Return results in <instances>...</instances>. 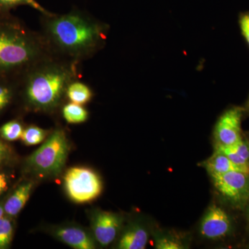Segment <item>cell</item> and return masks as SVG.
<instances>
[{
	"instance_id": "obj_1",
	"label": "cell",
	"mask_w": 249,
	"mask_h": 249,
	"mask_svg": "<svg viewBox=\"0 0 249 249\" xmlns=\"http://www.w3.org/2000/svg\"><path fill=\"white\" fill-rule=\"evenodd\" d=\"M109 27L80 11L43 15L42 33L52 55L79 62L105 47Z\"/></svg>"
},
{
	"instance_id": "obj_2",
	"label": "cell",
	"mask_w": 249,
	"mask_h": 249,
	"mask_svg": "<svg viewBox=\"0 0 249 249\" xmlns=\"http://www.w3.org/2000/svg\"><path fill=\"white\" fill-rule=\"evenodd\" d=\"M78 63L51 55L31 67L17 80V93L25 107L44 112L58 108L69 85L79 77Z\"/></svg>"
},
{
	"instance_id": "obj_3",
	"label": "cell",
	"mask_w": 249,
	"mask_h": 249,
	"mask_svg": "<svg viewBox=\"0 0 249 249\" xmlns=\"http://www.w3.org/2000/svg\"><path fill=\"white\" fill-rule=\"evenodd\" d=\"M51 55L40 34L9 13H0V80H18Z\"/></svg>"
},
{
	"instance_id": "obj_4",
	"label": "cell",
	"mask_w": 249,
	"mask_h": 249,
	"mask_svg": "<svg viewBox=\"0 0 249 249\" xmlns=\"http://www.w3.org/2000/svg\"><path fill=\"white\" fill-rule=\"evenodd\" d=\"M70 150L65 131L55 129L40 147L28 157L26 169L37 178L58 176L66 163Z\"/></svg>"
},
{
	"instance_id": "obj_5",
	"label": "cell",
	"mask_w": 249,
	"mask_h": 249,
	"mask_svg": "<svg viewBox=\"0 0 249 249\" xmlns=\"http://www.w3.org/2000/svg\"><path fill=\"white\" fill-rule=\"evenodd\" d=\"M65 191L77 204L90 202L101 195L102 181L97 173L85 167L70 168L64 177Z\"/></svg>"
},
{
	"instance_id": "obj_6",
	"label": "cell",
	"mask_w": 249,
	"mask_h": 249,
	"mask_svg": "<svg viewBox=\"0 0 249 249\" xmlns=\"http://www.w3.org/2000/svg\"><path fill=\"white\" fill-rule=\"evenodd\" d=\"M89 218L91 233L102 247H107L115 240L124 223L120 214L100 209L93 210Z\"/></svg>"
},
{
	"instance_id": "obj_7",
	"label": "cell",
	"mask_w": 249,
	"mask_h": 249,
	"mask_svg": "<svg viewBox=\"0 0 249 249\" xmlns=\"http://www.w3.org/2000/svg\"><path fill=\"white\" fill-rule=\"evenodd\" d=\"M245 108L232 106L221 114L214 128L216 144L232 145L242 139V121Z\"/></svg>"
},
{
	"instance_id": "obj_8",
	"label": "cell",
	"mask_w": 249,
	"mask_h": 249,
	"mask_svg": "<svg viewBox=\"0 0 249 249\" xmlns=\"http://www.w3.org/2000/svg\"><path fill=\"white\" fill-rule=\"evenodd\" d=\"M249 175L238 171L211 176L214 188L232 203H240L249 196Z\"/></svg>"
},
{
	"instance_id": "obj_9",
	"label": "cell",
	"mask_w": 249,
	"mask_h": 249,
	"mask_svg": "<svg viewBox=\"0 0 249 249\" xmlns=\"http://www.w3.org/2000/svg\"><path fill=\"white\" fill-rule=\"evenodd\" d=\"M231 229V222L227 213L217 205L213 204L201 219L199 231L205 238L215 240L226 237Z\"/></svg>"
},
{
	"instance_id": "obj_10",
	"label": "cell",
	"mask_w": 249,
	"mask_h": 249,
	"mask_svg": "<svg viewBox=\"0 0 249 249\" xmlns=\"http://www.w3.org/2000/svg\"><path fill=\"white\" fill-rule=\"evenodd\" d=\"M52 235L60 242L76 249H94L96 241L92 233L83 227L73 224H65L55 227Z\"/></svg>"
},
{
	"instance_id": "obj_11",
	"label": "cell",
	"mask_w": 249,
	"mask_h": 249,
	"mask_svg": "<svg viewBox=\"0 0 249 249\" xmlns=\"http://www.w3.org/2000/svg\"><path fill=\"white\" fill-rule=\"evenodd\" d=\"M34 186L33 181H25L15 190L5 201L4 211L6 215L14 217L20 213L29 200Z\"/></svg>"
},
{
	"instance_id": "obj_12",
	"label": "cell",
	"mask_w": 249,
	"mask_h": 249,
	"mask_svg": "<svg viewBox=\"0 0 249 249\" xmlns=\"http://www.w3.org/2000/svg\"><path fill=\"white\" fill-rule=\"evenodd\" d=\"M148 242V233L146 229L138 223L129 225L123 232L117 249H144Z\"/></svg>"
},
{
	"instance_id": "obj_13",
	"label": "cell",
	"mask_w": 249,
	"mask_h": 249,
	"mask_svg": "<svg viewBox=\"0 0 249 249\" xmlns=\"http://www.w3.org/2000/svg\"><path fill=\"white\" fill-rule=\"evenodd\" d=\"M205 168L207 170L210 176L215 175H221L229 173V172L238 171L249 175L245 170L238 165L235 164L233 162L222 153L215 150L213 156L202 163Z\"/></svg>"
},
{
	"instance_id": "obj_14",
	"label": "cell",
	"mask_w": 249,
	"mask_h": 249,
	"mask_svg": "<svg viewBox=\"0 0 249 249\" xmlns=\"http://www.w3.org/2000/svg\"><path fill=\"white\" fill-rule=\"evenodd\" d=\"M66 97L72 103L84 105L91 101L93 92L88 85L76 80L70 83L67 88Z\"/></svg>"
},
{
	"instance_id": "obj_15",
	"label": "cell",
	"mask_w": 249,
	"mask_h": 249,
	"mask_svg": "<svg viewBox=\"0 0 249 249\" xmlns=\"http://www.w3.org/2000/svg\"><path fill=\"white\" fill-rule=\"evenodd\" d=\"M62 116L68 124H83L89 118V112L81 105L70 103L62 108Z\"/></svg>"
},
{
	"instance_id": "obj_16",
	"label": "cell",
	"mask_w": 249,
	"mask_h": 249,
	"mask_svg": "<svg viewBox=\"0 0 249 249\" xmlns=\"http://www.w3.org/2000/svg\"><path fill=\"white\" fill-rule=\"evenodd\" d=\"M17 90V80H0V114L12 103Z\"/></svg>"
},
{
	"instance_id": "obj_17",
	"label": "cell",
	"mask_w": 249,
	"mask_h": 249,
	"mask_svg": "<svg viewBox=\"0 0 249 249\" xmlns=\"http://www.w3.org/2000/svg\"><path fill=\"white\" fill-rule=\"evenodd\" d=\"M24 127L18 120L10 121L0 127V137L7 142H15L22 137Z\"/></svg>"
},
{
	"instance_id": "obj_18",
	"label": "cell",
	"mask_w": 249,
	"mask_h": 249,
	"mask_svg": "<svg viewBox=\"0 0 249 249\" xmlns=\"http://www.w3.org/2000/svg\"><path fill=\"white\" fill-rule=\"evenodd\" d=\"M48 135V132L37 126L29 125L24 129L21 139L23 143L27 146L37 145L43 142Z\"/></svg>"
},
{
	"instance_id": "obj_19",
	"label": "cell",
	"mask_w": 249,
	"mask_h": 249,
	"mask_svg": "<svg viewBox=\"0 0 249 249\" xmlns=\"http://www.w3.org/2000/svg\"><path fill=\"white\" fill-rule=\"evenodd\" d=\"M19 6H30L43 15L52 14L42 7L36 0H0V13H9L11 9Z\"/></svg>"
},
{
	"instance_id": "obj_20",
	"label": "cell",
	"mask_w": 249,
	"mask_h": 249,
	"mask_svg": "<svg viewBox=\"0 0 249 249\" xmlns=\"http://www.w3.org/2000/svg\"><path fill=\"white\" fill-rule=\"evenodd\" d=\"M14 227L11 217L4 215L0 219V249L8 248L14 237Z\"/></svg>"
},
{
	"instance_id": "obj_21",
	"label": "cell",
	"mask_w": 249,
	"mask_h": 249,
	"mask_svg": "<svg viewBox=\"0 0 249 249\" xmlns=\"http://www.w3.org/2000/svg\"><path fill=\"white\" fill-rule=\"evenodd\" d=\"M155 247L157 249H185L182 241L177 236L169 234L159 233L155 236Z\"/></svg>"
},
{
	"instance_id": "obj_22",
	"label": "cell",
	"mask_w": 249,
	"mask_h": 249,
	"mask_svg": "<svg viewBox=\"0 0 249 249\" xmlns=\"http://www.w3.org/2000/svg\"><path fill=\"white\" fill-rule=\"evenodd\" d=\"M215 150L222 152L227 156L228 158L232 162H233L235 164L238 165L241 168H243L246 170L247 174L249 175V163L247 160H243L238 154L237 153L231 146L228 145H219V144H216Z\"/></svg>"
},
{
	"instance_id": "obj_23",
	"label": "cell",
	"mask_w": 249,
	"mask_h": 249,
	"mask_svg": "<svg viewBox=\"0 0 249 249\" xmlns=\"http://www.w3.org/2000/svg\"><path fill=\"white\" fill-rule=\"evenodd\" d=\"M15 159L14 150L7 143L0 140V168L11 164Z\"/></svg>"
},
{
	"instance_id": "obj_24",
	"label": "cell",
	"mask_w": 249,
	"mask_h": 249,
	"mask_svg": "<svg viewBox=\"0 0 249 249\" xmlns=\"http://www.w3.org/2000/svg\"><path fill=\"white\" fill-rule=\"evenodd\" d=\"M239 27L249 48V11L241 12L238 17Z\"/></svg>"
},
{
	"instance_id": "obj_25",
	"label": "cell",
	"mask_w": 249,
	"mask_h": 249,
	"mask_svg": "<svg viewBox=\"0 0 249 249\" xmlns=\"http://www.w3.org/2000/svg\"><path fill=\"white\" fill-rule=\"evenodd\" d=\"M229 146L231 147L243 160H247L249 163V147L244 142L242 138L234 143L233 145H229Z\"/></svg>"
},
{
	"instance_id": "obj_26",
	"label": "cell",
	"mask_w": 249,
	"mask_h": 249,
	"mask_svg": "<svg viewBox=\"0 0 249 249\" xmlns=\"http://www.w3.org/2000/svg\"><path fill=\"white\" fill-rule=\"evenodd\" d=\"M8 189V179L4 173H0V196Z\"/></svg>"
},
{
	"instance_id": "obj_27",
	"label": "cell",
	"mask_w": 249,
	"mask_h": 249,
	"mask_svg": "<svg viewBox=\"0 0 249 249\" xmlns=\"http://www.w3.org/2000/svg\"><path fill=\"white\" fill-rule=\"evenodd\" d=\"M4 215V204L0 203V219Z\"/></svg>"
},
{
	"instance_id": "obj_28",
	"label": "cell",
	"mask_w": 249,
	"mask_h": 249,
	"mask_svg": "<svg viewBox=\"0 0 249 249\" xmlns=\"http://www.w3.org/2000/svg\"><path fill=\"white\" fill-rule=\"evenodd\" d=\"M247 110L249 113V97L248 101H247Z\"/></svg>"
}]
</instances>
